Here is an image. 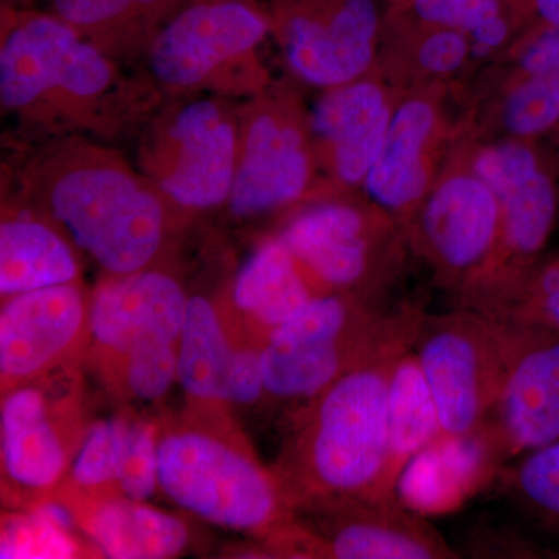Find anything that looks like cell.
Wrapping results in <instances>:
<instances>
[{
	"label": "cell",
	"instance_id": "cell-1",
	"mask_svg": "<svg viewBox=\"0 0 559 559\" xmlns=\"http://www.w3.org/2000/svg\"><path fill=\"white\" fill-rule=\"evenodd\" d=\"M121 68L50 11L2 5L0 108L25 142L140 131L165 97Z\"/></svg>",
	"mask_w": 559,
	"mask_h": 559
},
{
	"label": "cell",
	"instance_id": "cell-2",
	"mask_svg": "<svg viewBox=\"0 0 559 559\" xmlns=\"http://www.w3.org/2000/svg\"><path fill=\"white\" fill-rule=\"evenodd\" d=\"M21 165V194L105 275L156 266L180 213L119 151L94 139L49 140Z\"/></svg>",
	"mask_w": 559,
	"mask_h": 559
},
{
	"label": "cell",
	"instance_id": "cell-3",
	"mask_svg": "<svg viewBox=\"0 0 559 559\" xmlns=\"http://www.w3.org/2000/svg\"><path fill=\"white\" fill-rule=\"evenodd\" d=\"M412 345L349 371L304 407L274 466L296 513L337 500L396 498L389 381L393 360Z\"/></svg>",
	"mask_w": 559,
	"mask_h": 559
},
{
	"label": "cell",
	"instance_id": "cell-4",
	"mask_svg": "<svg viewBox=\"0 0 559 559\" xmlns=\"http://www.w3.org/2000/svg\"><path fill=\"white\" fill-rule=\"evenodd\" d=\"M159 489L187 513L248 535L270 539L296 520L277 474L224 407L191 404L190 414L160 426Z\"/></svg>",
	"mask_w": 559,
	"mask_h": 559
},
{
	"label": "cell",
	"instance_id": "cell-5",
	"mask_svg": "<svg viewBox=\"0 0 559 559\" xmlns=\"http://www.w3.org/2000/svg\"><path fill=\"white\" fill-rule=\"evenodd\" d=\"M423 316L418 305L389 310L381 299L320 294L264 340L266 395L310 403L349 371L414 344Z\"/></svg>",
	"mask_w": 559,
	"mask_h": 559
},
{
	"label": "cell",
	"instance_id": "cell-6",
	"mask_svg": "<svg viewBox=\"0 0 559 559\" xmlns=\"http://www.w3.org/2000/svg\"><path fill=\"white\" fill-rule=\"evenodd\" d=\"M270 40L264 0H183L140 62L165 98L209 94L242 102L274 81L263 55Z\"/></svg>",
	"mask_w": 559,
	"mask_h": 559
},
{
	"label": "cell",
	"instance_id": "cell-7",
	"mask_svg": "<svg viewBox=\"0 0 559 559\" xmlns=\"http://www.w3.org/2000/svg\"><path fill=\"white\" fill-rule=\"evenodd\" d=\"M240 103L209 94L165 98L140 128L135 167L180 215L229 204Z\"/></svg>",
	"mask_w": 559,
	"mask_h": 559
},
{
	"label": "cell",
	"instance_id": "cell-8",
	"mask_svg": "<svg viewBox=\"0 0 559 559\" xmlns=\"http://www.w3.org/2000/svg\"><path fill=\"white\" fill-rule=\"evenodd\" d=\"M520 329L468 307L425 314L414 348L439 409L437 444L479 439L506 381Z\"/></svg>",
	"mask_w": 559,
	"mask_h": 559
},
{
	"label": "cell",
	"instance_id": "cell-9",
	"mask_svg": "<svg viewBox=\"0 0 559 559\" xmlns=\"http://www.w3.org/2000/svg\"><path fill=\"white\" fill-rule=\"evenodd\" d=\"M301 87L290 76L274 80L240 103V151L227 204L235 218H260L314 197L323 200L322 189L333 193L320 165L311 108Z\"/></svg>",
	"mask_w": 559,
	"mask_h": 559
},
{
	"label": "cell",
	"instance_id": "cell-10",
	"mask_svg": "<svg viewBox=\"0 0 559 559\" xmlns=\"http://www.w3.org/2000/svg\"><path fill=\"white\" fill-rule=\"evenodd\" d=\"M457 150L499 204L498 259L485 285L466 305L496 318L546 253L559 215V183L538 142L462 138Z\"/></svg>",
	"mask_w": 559,
	"mask_h": 559
},
{
	"label": "cell",
	"instance_id": "cell-11",
	"mask_svg": "<svg viewBox=\"0 0 559 559\" xmlns=\"http://www.w3.org/2000/svg\"><path fill=\"white\" fill-rule=\"evenodd\" d=\"M278 235L322 293L369 299L385 300L409 250L388 212L342 194L301 209Z\"/></svg>",
	"mask_w": 559,
	"mask_h": 559
},
{
	"label": "cell",
	"instance_id": "cell-12",
	"mask_svg": "<svg viewBox=\"0 0 559 559\" xmlns=\"http://www.w3.org/2000/svg\"><path fill=\"white\" fill-rule=\"evenodd\" d=\"M86 417L76 364L2 393L3 502L27 507L58 491L90 432Z\"/></svg>",
	"mask_w": 559,
	"mask_h": 559
},
{
	"label": "cell",
	"instance_id": "cell-13",
	"mask_svg": "<svg viewBox=\"0 0 559 559\" xmlns=\"http://www.w3.org/2000/svg\"><path fill=\"white\" fill-rule=\"evenodd\" d=\"M407 248L425 261L457 307L477 296L500 248V210L488 183L455 146L406 231Z\"/></svg>",
	"mask_w": 559,
	"mask_h": 559
},
{
	"label": "cell",
	"instance_id": "cell-14",
	"mask_svg": "<svg viewBox=\"0 0 559 559\" xmlns=\"http://www.w3.org/2000/svg\"><path fill=\"white\" fill-rule=\"evenodd\" d=\"M463 108L462 86L401 92L388 138L360 191L403 231L462 139Z\"/></svg>",
	"mask_w": 559,
	"mask_h": 559
},
{
	"label": "cell",
	"instance_id": "cell-15",
	"mask_svg": "<svg viewBox=\"0 0 559 559\" xmlns=\"http://www.w3.org/2000/svg\"><path fill=\"white\" fill-rule=\"evenodd\" d=\"M290 79L329 90L377 70L385 0H264Z\"/></svg>",
	"mask_w": 559,
	"mask_h": 559
},
{
	"label": "cell",
	"instance_id": "cell-16",
	"mask_svg": "<svg viewBox=\"0 0 559 559\" xmlns=\"http://www.w3.org/2000/svg\"><path fill=\"white\" fill-rule=\"evenodd\" d=\"M296 551L307 558L454 559V547L399 498L347 499L296 513Z\"/></svg>",
	"mask_w": 559,
	"mask_h": 559
},
{
	"label": "cell",
	"instance_id": "cell-17",
	"mask_svg": "<svg viewBox=\"0 0 559 559\" xmlns=\"http://www.w3.org/2000/svg\"><path fill=\"white\" fill-rule=\"evenodd\" d=\"M91 344V294L83 282L2 300L0 388L3 392L75 366Z\"/></svg>",
	"mask_w": 559,
	"mask_h": 559
},
{
	"label": "cell",
	"instance_id": "cell-18",
	"mask_svg": "<svg viewBox=\"0 0 559 559\" xmlns=\"http://www.w3.org/2000/svg\"><path fill=\"white\" fill-rule=\"evenodd\" d=\"M189 297L157 264L105 275L91 293V345L106 378L140 349L179 344Z\"/></svg>",
	"mask_w": 559,
	"mask_h": 559
},
{
	"label": "cell",
	"instance_id": "cell-19",
	"mask_svg": "<svg viewBox=\"0 0 559 559\" xmlns=\"http://www.w3.org/2000/svg\"><path fill=\"white\" fill-rule=\"evenodd\" d=\"M518 326L498 403L477 439L488 462L521 457L559 439V334Z\"/></svg>",
	"mask_w": 559,
	"mask_h": 559
},
{
	"label": "cell",
	"instance_id": "cell-20",
	"mask_svg": "<svg viewBox=\"0 0 559 559\" xmlns=\"http://www.w3.org/2000/svg\"><path fill=\"white\" fill-rule=\"evenodd\" d=\"M400 95L378 70L320 91L311 106L312 131L334 194L362 189L388 138Z\"/></svg>",
	"mask_w": 559,
	"mask_h": 559
},
{
	"label": "cell",
	"instance_id": "cell-21",
	"mask_svg": "<svg viewBox=\"0 0 559 559\" xmlns=\"http://www.w3.org/2000/svg\"><path fill=\"white\" fill-rule=\"evenodd\" d=\"M481 66L462 33L423 21L409 7H388L377 70L396 91L463 86Z\"/></svg>",
	"mask_w": 559,
	"mask_h": 559
},
{
	"label": "cell",
	"instance_id": "cell-22",
	"mask_svg": "<svg viewBox=\"0 0 559 559\" xmlns=\"http://www.w3.org/2000/svg\"><path fill=\"white\" fill-rule=\"evenodd\" d=\"M80 250L38 205L3 201L0 223V296L80 282Z\"/></svg>",
	"mask_w": 559,
	"mask_h": 559
},
{
	"label": "cell",
	"instance_id": "cell-23",
	"mask_svg": "<svg viewBox=\"0 0 559 559\" xmlns=\"http://www.w3.org/2000/svg\"><path fill=\"white\" fill-rule=\"evenodd\" d=\"M81 533L103 557L165 559L179 557L190 543L189 527L167 511L127 496L61 492Z\"/></svg>",
	"mask_w": 559,
	"mask_h": 559
},
{
	"label": "cell",
	"instance_id": "cell-24",
	"mask_svg": "<svg viewBox=\"0 0 559 559\" xmlns=\"http://www.w3.org/2000/svg\"><path fill=\"white\" fill-rule=\"evenodd\" d=\"M322 293L280 235H272L242 264L231 285V307L264 344L271 331Z\"/></svg>",
	"mask_w": 559,
	"mask_h": 559
},
{
	"label": "cell",
	"instance_id": "cell-25",
	"mask_svg": "<svg viewBox=\"0 0 559 559\" xmlns=\"http://www.w3.org/2000/svg\"><path fill=\"white\" fill-rule=\"evenodd\" d=\"M183 0H47L49 11L121 66L142 61Z\"/></svg>",
	"mask_w": 559,
	"mask_h": 559
},
{
	"label": "cell",
	"instance_id": "cell-26",
	"mask_svg": "<svg viewBox=\"0 0 559 559\" xmlns=\"http://www.w3.org/2000/svg\"><path fill=\"white\" fill-rule=\"evenodd\" d=\"M238 336L230 319L204 296H190L178 348V382L193 406L226 407Z\"/></svg>",
	"mask_w": 559,
	"mask_h": 559
},
{
	"label": "cell",
	"instance_id": "cell-27",
	"mask_svg": "<svg viewBox=\"0 0 559 559\" xmlns=\"http://www.w3.org/2000/svg\"><path fill=\"white\" fill-rule=\"evenodd\" d=\"M389 477L396 489L412 462L441 439L439 409L412 347L393 360L389 381Z\"/></svg>",
	"mask_w": 559,
	"mask_h": 559
},
{
	"label": "cell",
	"instance_id": "cell-28",
	"mask_svg": "<svg viewBox=\"0 0 559 559\" xmlns=\"http://www.w3.org/2000/svg\"><path fill=\"white\" fill-rule=\"evenodd\" d=\"M403 7L423 21L466 36L481 69L498 60L518 36L506 0H411Z\"/></svg>",
	"mask_w": 559,
	"mask_h": 559
},
{
	"label": "cell",
	"instance_id": "cell-29",
	"mask_svg": "<svg viewBox=\"0 0 559 559\" xmlns=\"http://www.w3.org/2000/svg\"><path fill=\"white\" fill-rule=\"evenodd\" d=\"M500 492L525 521L559 538V439L500 473Z\"/></svg>",
	"mask_w": 559,
	"mask_h": 559
},
{
	"label": "cell",
	"instance_id": "cell-30",
	"mask_svg": "<svg viewBox=\"0 0 559 559\" xmlns=\"http://www.w3.org/2000/svg\"><path fill=\"white\" fill-rule=\"evenodd\" d=\"M131 415L92 423L79 454L70 466L62 492L80 496L117 495L121 460Z\"/></svg>",
	"mask_w": 559,
	"mask_h": 559
},
{
	"label": "cell",
	"instance_id": "cell-31",
	"mask_svg": "<svg viewBox=\"0 0 559 559\" xmlns=\"http://www.w3.org/2000/svg\"><path fill=\"white\" fill-rule=\"evenodd\" d=\"M86 549L70 530L53 520L38 503L2 518L0 558H81Z\"/></svg>",
	"mask_w": 559,
	"mask_h": 559
},
{
	"label": "cell",
	"instance_id": "cell-32",
	"mask_svg": "<svg viewBox=\"0 0 559 559\" xmlns=\"http://www.w3.org/2000/svg\"><path fill=\"white\" fill-rule=\"evenodd\" d=\"M495 319L559 334V249L536 261Z\"/></svg>",
	"mask_w": 559,
	"mask_h": 559
},
{
	"label": "cell",
	"instance_id": "cell-33",
	"mask_svg": "<svg viewBox=\"0 0 559 559\" xmlns=\"http://www.w3.org/2000/svg\"><path fill=\"white\" fill-rule=\"evenodd\" d=\"M159 423L131 415L120 466V495L145 502L159 489Z\"/></svg>",
	"mask_w": 559,
	"mask_h": 559
},
{
	"label": "cell",
	"instance_id": "cell-34",
	"mask_svg": "<svg viewBox=\"0 0 559 559\" xmlns=\"http://www.w3.org/2000/svg\"><path fill=\"white\" fill-rule=\"evenodd\" d=\"M179 344L154 345L120 364L112 382H119L121 392L139 401H159L178 381Z\"/></svg>",
	"mask_w": 559,
	"mask_h": 559
},
{
	"label": "cell",
	"instance_id": "cell-35",
	"mask_svg": "<svg viewBox=\"0 0 559 559\" xmlns=\"http://www.w3.org/2000/svg\"><path fill=\"white\" fill-rule=\"evenodd\" d=\"M266 395L263 370V342L257 337L238 341L226 384L227 406H252Z\"/></svg>",
	"mask_w": 559,
	"mask_h": 559
},
{
	"label": "cell",
	"instance_id": "cell-36",
	"mask_svg": "<svg viewBox=\"0 0 559 559\" xmlns=\"http://www.w3.org/2000/svg\"><path fill=\"white\" fill-rule=\"evenodd\" d=\"M518 35L533 25H559V0H506Z\"/></svg>",
	"mask_w": 559,
	"mask_h": 559
},
{
	"label": "cell",
	"instance_id": "cell-37",
	"mask_svg": "<svg viewBox=\"0 0 559 559\" xmlns=\"http://www.w3.org/2000/svg\"><path fill=\"white\" fill-rule=\"evenodd\" d=\"M538 145L543 150L544 156L549 162L551 171L559 183V123L549 132L538 140Z\"/></svg>",
	"mask_w": 559,
	"mask_h": 559
},
{
	"label": "cell",
	"instance_id": "cell-38",
	"mask_svg": "<svg viewBox=\"0 0 559 559\" xmlns=\"http://www.w3.org/2000/svg\"><path fill=\"white\" fill-rule=\"evenodd\" d=\"M36 0H2V5L20 7V9H33Z\"/></svg>",
	"mask_w": 559,
	"mask_h": 559
},
{
	"label": "cell",
	"instance_id": "cell-39",
	"mask_svg": "<svg viewBox=\"0 0 559 559\" xmlns=\"http://www.w3.org/2000/svg\"><path fill=\"white\" fill-rule=\"evenodd\" d=\"M385 2H388V7H403L407 5L411 0H385Z\"/></svg>",
	"mask_w": 559,
	"mask_h": 559
}]
</instances>
